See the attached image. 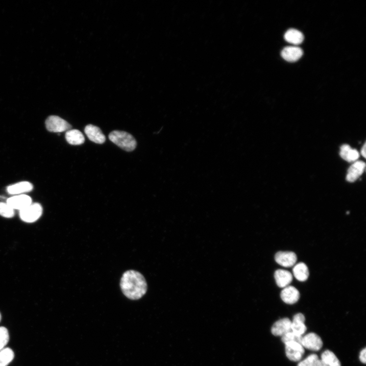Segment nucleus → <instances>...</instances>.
I'll return each instance as SVG.
<instances>
[{"instance_id": "obj_1", "label": "nucleus", "mask_w": 366, "mask_h": 366, "mask_svg": "<svg viewBox=\"0 0 366 366\" xmlns=\"http://www.w3.org/2000/svg\"><path fill=\"white\" fill-rule=\"evenodd\" d=\"M120 287L128 299L139 300L146 293L147 283L143 275L134 270H129L122 276Z\"/></svg>"}, {"instance_id": "obj_2", "label": "nucleus", "mask_w": 366, "mask_h": 366, "mask_svg": "<svg viewBox=\"0 0 366 366\" xmlns=\"http://www.w3.org/2000/svg\"><path fill=\"white\" fill-rule=\"evenodd\" d=\"M110 140L127 152L134 151L137 146V141L131 134L123 131L114 130L110 134Z\"/></svg>"}, {"instance_id": "obj_3", "label": "nucleus", "mask_w": 366, "mask_h": 366, "mask_svg": "<svg viewBox=\"0 0 366 366\" xmlns=\"http://www.w3.org/2000/svg\"><path fill=\"white\" fill-rule=\"evenodd\" d=\"M46 125L48 131L55 133L67 131L72 128L66 121L57 116H49L46 121Z\"/></svg>"}, {"instance_id": "obj_4", "label": "nucleus", "mask_w": 366, "mask_h": 366, "mask_svg": "<svg viewBox=\"0 0 366 366\" xmlns=\"http://www.w3.org/2000/svg\"><path fill=\"white\" fill-rule=\"evenodd\" d=\"M43 213V208L39 203H31L28 207L20 211L22 220L25 222L32 223L37 220Z\"/></svg>"}, {"instance_id": "obj_5", "label": "nucleus", "mask_w": 366, "mask_h": 366, "mask_svg": "<svg viewBox=\"0 0 366 366\" xmlns=\"http://www.w3.org/2000/svg\"><path fill=\"white\" fill-rule=\"evenodd\" d=\"M301 345L308 350L318 351L322 348L323 342L318 335L310 333L302 338Z\"/></svg>"}, {"instance_id": "obj_6", "label": "nucleus", "mask_w": 366, "mask_h": 366, "mask_svg": "<svg viewBox=\"0 0 366 366\" xmlns=\"http://www.w3.org/2000/svg\"><path fill=\"white\" fill-rule=\"evenodd\" d=\"M286 345V352L288 358L293 362L301 360L305 353L304 348L297 342H291Z\"/></svg>"}, {"instance_id": "obj_7", "label": "nucleus", "mask_w": 366, "mask_h": 366, "mask_svg": "<svg viewBox=\"0 0 366 366\" xmlns=\"http://www.w3.org/2000/svg\"><path fill=\"white\" fill-rule=\"evenodd\" d=\"M7 203L13 209L21 211L30 206L32 203V199L28 195H21L9 198Z\"/></svg>"}, {"instance_id": "obj_8", "label": "nucleus", "mask_w": 366, "mask_h": 366, "mask_svg": "<svg viewBox=\"0 0 366 366\" xmlns=\"http://www.w3.org/2000/svg\"><path fill=\"white\" fill-rule=\"evenodd\" d=\"M85 133L88 139L93 143L103 144L106 141L105 135L98 126L88 125L85 127Z\"/></svg>"}, {"instance_id": "obj_9", "label": "nucleus", "mask_w": 366, "mask_h": 366, "mask_svg": "<svg viewBox=\"0 0 366 366\" xmlns=\"http://www.w3.org/2000/svg\"><path fill=\"white\" fill-rule=\"evenodd\" d=\"M275 259L279 265L286 268L293 267L297 261L296 254L293 252H278L275 256Z\"/></svg>"}, {"instance_id": "obj_10", "label": "nucleus", "mask_w": 366, "mask_h": 366, "mask_svg": "<svg viewBox=\"0 0 366 366\" xmlns=\"http://www.w3.org/2000/svg\"><path fill=\"white\" fill-rule=\"evenodd\" d=\"M292 321L288 318H284L277 321L271 329V332L275 336H283L292 331Z\"/></svg>"}, {"instance_id": "obj_11", "label": "nucleus", "mask_w": 366, "mask_h": 366, "mask_svg": "<svg viewBox=\"0 0 366 366\" xmlns=\"http://www.w3.org/2000/svg\"><path fill=\"white\" fill-rule=\"evenodd\" d=\"M366 165L361 161H356L349 168L346 175V180L350 183L356 181L364 172Z\"/></svg>"}, {"instance_id": "obj_12", "label": "nucleus", "mask_w": 366, "mask_h": 366, "mask_svg": "<svg viewBox=\"0 0 366 366\" xmlns=\"http://www.w3.org/2000/svg\"><path fill=\"white\" fill-rule=\"evenodd\" d=\"M282 301L288 304H294L300 299V293L296 288L288 286L283 289L281 293Z\"/></svg>"}, {"instance_id": "obj_13", "label": "nucleus", "mask_w": 366, "mask_h": 366, "mask_svg": "<svg viewBox=\"0 0 366 366\" xmlns=\"http://www.w3.org/2000/svg\"><path fill=\"white\" fill-rule=\"evenodd\" d=\"M302 49L296 47L285 48L281 52L282 58L288 62H293L299 60L303 56Z\"/></svg>"}, {"instance_id": "obj_14", "label": "nucleus", "mask_w": 366, "mask_h": 366, "mask_svg": "<svg viewBox=\"0 0 366 366\" xmlns=\"http://www.w3.org/2000/svg\"><path fill=\"white\" fill-rule=\"evenodd\" d=\"M277 286L281 288H285L288 286L293 281V275L289 271L284 269H278L274 275Z\"/></svg>"}, {"instance_id": "obj_15", "label": "nucleus", "mask_w": 366, "mask_h": 366, "mask_svg": "<svg viewBox=\"0 0 366 366\" xmlns=\"http://www.w3.org/2000/svg\"><path fill=\"white\" fill-rule=\"evenodd\" d=\"M305 317L302 314L295 315L292 321V331L294 333L302 336L307 331L305 324Z\"/></svg>"}, {"instance_id": "obj_16", "label": "nucleus", "mask_w": 366, "mask_h": 366, "mask_svg": "<svg viewBox=\"0 0 366 366\" xmlns=\"http://www.w3.org/2000/svg\"><path fill=\"white\" fill-rule=\"evenodd\" d=\"M65 139L69 144L73 146L82 145L85 141L83 134L77 129H71L66 131Z\"/></svg>"}, {"instance_id": "obj_17", "label": "nucleus", "mask_w": 366, "mask_h": 366, "mask_svg": "<svg viewBox=\"0 0 366 366\" xmlns=\"http://www.w3.org/2000/svg\"><path fill=\"white\" fill-rule=\"evenodd\" d=\"M33 185L28 182H21L8 187L7 191L10 195L22 194L32 191Z\"/></svg>"}, {"instance_id": "obj_18", "label": "nucleus", "mask_w": 366, "mask_h": 366, "mask_svg": "<svg viewBox=\"0 0 366 366\" xmlns=\"http://www.w3.org/2000/svg\"><path fill=\"white\" fill-rule=\"evenodd\" d=\"M340 155L343 159L348 162H355L360 157L358 151L352 148L348 145H343L341 146Z\"/></svg>"}, {"instance_id": "obj_19", "label": "nucleus", "mask_w": 366, "mask_h": 366, "mask_svg": "<svg viewBox=\"0 0 366 366\" xmlns=\"http://www.w3.org/2000/svg\"><path fill=\"white\" fill-rule=\"evenodd\" d=\"M284 38L288 43L294 45H299L301 44L304 40V37L302 33L295 29H292L289 30L284 35Z\"/></svg>"}, {"instance_id": "obj_20", "label": "nucleus", "mask_w": 366, "mask_h": 366, "mask_svg": "<svg viewBox=\"0 0 366 366\" xmlns=\"http://www.w3.org/2000/svg\"><path fill=\"white\" fill-rule=\"evenodd\" d=\"M293 274L297 280L303 282L308 279L309 272L306 265L300 263L294 266L293 268Z\"/></svg>"}, {"instance_id": "obj_21", "label": "nucleus", "mask_w": 366, "mask_h": 366, "mask_svg": "<svg viewBox=\"0 0 366 366\" xmlns=\"http://www.w3.org/2000/svg\"><path fill=\"white\" fill-rule=\"evenodd\" d=\"M321 358L320 360L327 366H342L340 361L330 350L324 351L321 356Z\"/></svg>"}, {"instance_id": "obj_22", "label": "nucleus", "mask_w": 366, "mask_h": 366, "mask_svg": "<svg viewBox=\"0 0 366 366\" xmlns=\"http://www.w3.org/2000/svg\"><path fill=\"white\" fill-rule=\"evenodd\" d=\"M14 357V352L9 348L0 350V366H7Z\"/></svg>"}, {"instance_id": "obj_23", "label": "nucleus", "mask_w": 366, "mask_h": 366, "mask_svg": "<svg viewBox=\"0 0 366 366\" xmlns=\"http://www.w3.org/2000/svg\"><path fill=\"white\" fill-rule=\"evenodd\" d=\"M302 338V336L291 331L282 336L281 341L285 344L291 342H297L301 344Z\"/></svg>"}, {"instance_id": "obj_24", "label": "nucleus", "mask_w": 366, "mask_h": 366, "mask_svg": "<svg viewBox=\"0 0 366 366\" xmlns=\"http://www.w3.org/2000/svg\"><path fill=\"white\" fill-rule=\"evenodd\" d=\"M14 215V209L8 205L7 203L0 202V215L6 218H12Z\"/></svg>"}, {"instance_id": "obj_25", "label": "nucleus", "mask_w": 366, "mask_h": 366, "mask_svg": "<svg viewBox=\"0 0 366 366\" xmlns=\"http://www.w3.org/2000/svg\"><path fill=\"white\" fill-rule=\"evenodd\" d=\"M9 341V335L7 329L3 327H0V350L4 348Z\"/></svg>"}, {"instance_id": "obj_26", "label": "nucleus", "mask_w": 366, "mask_h": 366, "mask_svg": "<svg viewBox=\"0 0 366 366\" xmlns=\"http://www.w3.org/2000/svg\"><path fill=\"white\" fill-rule=\"evenodd\" d=\"M318 360L317 355L312 354L298 364L297 366H315Z\"/></svg>"}, {"instance_id": "obj_27", "label": "nucleus", "mask_w": 366, "mask_h": 366, "mask_svg": "<svg viewBox=\"0 0 366 366\" xmlns=\"http://www.w3.org/2000/svg\"><path fill=\"white\" fill-rule=\"evenodd\" d=\"M360 360L362 363L366 364V348L363 349L360 352Z\"/></svg>"}, {"instance_id": "obj_28", "label": "nucleus", "mask_w": 366, "mask_h": 366, "mask_svg": "<svg viewBox=\"0 0 366 366\" xmlns=\"http://www.w3.org/2000/svg\"><path fill=\"white\" fill-rule=\"evenodd\" d=\"M361 154L362 156L365 158L366 157V144H364L362 150H361Z\"/></svg>"}, {"instance_id": "obj_29", "label": "nucleus", "mask_w": 366, "mask_h": 366, "mask_svg": "<svg viewBox=\"0 0 366 366\" xmlns=\"http://www.w3.org/2000/svg\"><path fill=\"white\" fill-rule=\"evenodd\" d=\"M315 366H327L324 364L320 360H318Z\"/></svg>"}, {"instance_id": "obj_30", "label": "nucleus", "mask_w": 366, "mask_h": 366, "mask_svg": "<svg viewBox=\"0 0 366 366\" xmlns=\"http://www.w3.org/2000/svg\"><path fill=\"white\" fill-rule=\"evenodd\" d=\"M1 320V315L0 314V321Z\"/></svg>"}]
</instances>
